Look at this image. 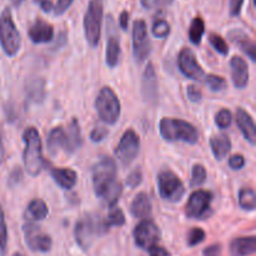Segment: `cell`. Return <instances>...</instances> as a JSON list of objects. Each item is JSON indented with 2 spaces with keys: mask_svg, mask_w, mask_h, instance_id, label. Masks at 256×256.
Listing matches in <instances>:
<instances>
[{
  "mask_svg": "<svg viewBox=\"0 0 256 256\" xmlns=\"http://www.w3.org/2000/svg\"><path fill=\"white\" fill-rule=\"evenodd\" d=\"M116 178V164L110 156L100 159L92 169V186L96 196L104 200L109 206H114L122 192V185Z\"/></svg>",
  "mask_w": 256,
  "mask_h": 256,
  "instance_id": "cell-1",
  "label": "cell"
},
{
  "mask_svg": "<svg viewBox=\"0 0 256 256\" xmlns=\"http://www.w3.org/2000/svg\"><path fill=\"white\" fill-rule=\"evenodd\" d=\"M25 149H24V166L25 170L32 176H38L44 170L45 162L42 158V139L39 132L35 128H28L22 135Z\"/></svg>",
  "mask_w": 256,
  "mask_h": 256,
  "instance_id": "cell-2",
  "label": "cell"
},
{
  "mask_svg": "<svg viewBox=\"0 0 256 256\" xmlns=\"http://www.w3.org/2000/svg\"><path fill=\"white\" fill-rule=\"evenodd\" d=\"M159 129L160 135L166 142H182L192 145L199 142L198 129L185 120L164 118L160 120Z\"/></svg>",
  "mask_w": 256,
  "mask_h": 256,
  "instance_id": "cell-3",
  "label": "cell"
},
{
  "mask_svg": "<svg viewBox=\"0 0 256 256\" xmlns=\"http://www.w3.org/2000/svg\"><path fill=\"white\" fill-rule=\"evenodd\" d=\"M0 45L10 58L15 56L22 46V36L9 9H5L0 15Z\"/></svg>",
  "mask_w": 256,
  "mask_h": 256,
  "instance_id": "cell-4",
  "label": "cell"
},
{
  "mask_svg": "<svg viewBox=\"0 0 256 256\" xmlns=\"http://www.w3.org/2000/svg\"><path fill=\"white\" fill-rule=\"evenodd\" d=\"M104 0H90L84 16L85 39L90 46H96L102 36Z\"/></svg>",
  "mask_w": 256,
  "mask_h": 256,
  "instance_id": "cell-5",
  "label": "cell"
},
{
  "mask_svg": "<svg viewBox=\"0 0 256 256\" xmlns=\"http://www.w3.org/2000/svg\"><path fill=\"white\" fill-rule=\"evenodd\" d=\"M95 109L98 115L105 124L114 125L118 122L122 112L120 102L114 90L109 86H104L95 99Z\"/></svg>",
  "mask_w": 256,
  "mask_h": 256,
  "instance_id": "cell-6",
  "label": "cell"
},
{
  "mask_svg": "<svg viewBox=\"0 0 256 256\" xmlns=\"http://www.w3.org/2000/svg\"><path fill=\"white\" fill-rule=\"evenodd\" d=\"M159 194L169 202H179L185 195V186L176 174L170 170H162L158 175Z\"/></svg>",
  "mask_w": 256,
  "mask_h": 256,
  "instance_id": "cell-7",
  "label": "cell"
},
{
  "mask_svg": "<svg viewBox=\"0 0 256 256\" xmlns=\"http://www.w3.org/2000/svg\"><path fill=\"white\" fill-rule=\"evenodd\" d=\"M212 194L206 190H196L190 195L185 206V214L190 219L202 220L212 214Z\"/></svg>",
  "mask_w": 256,
  "mask_h": 256,
  "instance_id": "cell-8",
  "label": "cell"
},
{
  "mask_svg": "<svg viewBox=\"0 0 256 256\" xmlns=\"http://www.w3.org/2000/svg\"><path fill=\"white\" fill-rule=\"evenodd\" d=\"M95 234H102V224H96L92 215H82L75 224L74 235L76 244L82 250H89L94 242Z\"/></svg>",
  "mask_w": 256,
  "mask_h": 256,
  "instance_id": "cell-9",
  "label": "cell"
},
{
  "mask_svg": "<svg viewBox=\"0 0 256 256\" xmlns=\"http://www.w3.org/2000/svg\"><path fill=\"white\" fill-rule=\"evenodd\" d=\"M140 150V139L134 130L129 129L122 134L119 144L115 148V156L122 166H128L134 162Z\"/></svg>",
  "mask_w": 256,
  "mask_h": 256,
  "instance_id": "cell-10",
  "label": "cell"
},
{
  "mask_svg": "<svg viewBox=\"0 0 256 256\" xmlns=\"http://www.w3.org/2000/svg\"><path fill=\"white\" fill-rule=\"evenodd\" d=\"M152 45L148 39L146 24L144 20H136L132 29V55L136 62H142L149 58Z\"/></svg>",
  "mask_w": 256,
  "mask_h": 256,
  "instance_id": "cell-11",
  "label": "cell"
},
{
  "mask_svg": "<svg viewBox=\"0 0 256 256\" xmlns=\"http://www.w3.org/2000/svg\"><path fill=\"white\" fill-rule=\"evenodd\" d=\"M160 236H162V234H160L159 228H158V225L152 220H142L134 229L135 244L140 249L149 250L154 245H158Z\"/></svg>",
  "mask_w": 256,
  "mask_h": 256,
  "instance_id": "cell-12",
  "label": "cell"
},
{
  "mask_svg": "<svg viewBox=\"0 0 256 256\" xmlns=\"http://www.w3.org/2000/svg\"><path fill=\"white\" fill-rule=\"evenodd\" d=\"M22 232H24L25 242L30 250L36 252H49L52 250V238L42 232L40 226L28 222L22 226Z\"/></svg>",
  "mask_w": 256,
  "mask_h": 256,
  "instance_id": "cell-13",
  "label": "cell"
},
{
  "mask_svg": "<svg viewBox=\"0 0 256 256\" xmlns=\"http://www.w3.org/2000/svg\"><path fill=\"white\" fill-rule=\"evenodd\" d=\"M178 66L186 78L200 82L205 78L204 70L198 62L196 56L189 48H182L178 55Z\"/></svg>",
  "mask_w": 256,
  "mask_h": 256,
  "instance_id": "cell-14",
  "label": "cell"
},
{
  "mask_svg": "<svg viewBox=\"0 0 256 256\" xmlns=\"http://www.w3.org/2000/svg\"><path fill=\"white\" fill-rule=\"evenodd\" d=\"M142 96L145 102L150 104H155L158 100V79L155 74L154 65L152 62L146 65L144 75H142Z\"/></svg>",
  "mask_w": 256,
  "mask_h": 256,
  "instance_id": "cell-15",
  "label": "cell"
},
{
  "mask_svg": "<svg viewBox=\"0 0 256 256\" xmlns=\"http://www.w3.org/2000/svg\"><path fill=\"white\" fill-rule=\"evenodd\" d=\"M30 40L35 44H45V42H52L54 38V28L42 19H36L34 24L30 26L29 32Z\"/></svg>",
  "mask_w": 256,
  "mask_h": 256,
  "instance_id": "cell-16",
  "label": "cell"
},
{
  "mask_svg": "<svg viewBox=\"0 0 256 256\" xmlns=\"http://www.w3.org/2000/svg\"><path fill=\"white\" fill-rule=\"evenodd\" d=\"M232 68V79L234 86L238 89H244L249 84V68L246 62L240 56H234L230 60Z\"/></svg>",
  "mask_w": 256,
  "mask_h": 256,
  "instance_id": "cell-17",
  "label": "cell"
},
{
  "mask_svg": "<svg viewBox=\"0 0 256 256\" xmlns=\"http://www.w3.org/2000/svg\"><path fill=\"white\" fill-rule=\"evenodd\" d=\"M235 120H236V125L245 136V139L250 142L252 145H255L256 142V128L254 119L252 115L244 109H238L236 114H235Z\"/></svg>",
  "mask_w": 256,
  "mask_h": 256,
  "instance_id": "cell-18",
  "label": "cell"
},
{
  "mask_svg": "<svg viewBox=\"0 0 256 256\" xmlns=\"http://www.w3.org/2000/svg\"><path fill=\"white\" fill-rule=\"evenodd\" d=\"M82 130H80V125L78 119H72L68 125V129L65 132V145L64 150L68 154H72L76 152L80 146H82Z\"/></svg>",
  "mask_w": 256,
  "mask_h": 256,
  "instance_id": "cell-19",
  "label": "cell"
},
{
  "mask_svg": "<svg viewBox=\"0 0 256 256\" xmlns=\"http://www.w3.org/2000/svg\"><path fill=\"white\" fill-rule=\"evenodd\" d=\"M228 36H229V39L232 40L235 45H238V46L240 48V50H242V52H244L245 54L249 56V59L252 60V62H255L256 60V45H255V42H252V40L250 39V38L244 32H242V30H238V29L232 30V32L228 34Z\"/></svg>",
  "mask_w": 256,
  "mask_h": 256,
  "instance_id": "cell-20",
  "label": "cell"
},
{
  "mask_svg": "<svg viewBox=\"0 0 256 256\" xmlns=\"http://www.w3.org/2000/svg\"><path fill=\"white\" fill-rule=\"evenodd\" d=\"M152 202L145 192H139L130 205V212H132V216L138 218V219L145 220L150 218L152 212Z\"/></svg>",
  "mask_w": 256,
  "mask_h": 256,
  "instance_id": "cell-21",
  "label": "cell"
},
{
  "mask_svg": "<svg viewBox=\"0 0 256 256\" xmlns=\"http://www.w3.org/2000/svg\"><path fill=\"white\" fill-rule=\"evenodd\" d=\"M50 174H52L54 182L62 189L70 190L76 184L78 175L72 169H68V168H54V169L50 170Z\"/></svg>",
  "mask_w": 256,
  "mask_h": 256,
  "instance_id": "cell-22",
  "label": "cell"
},
{
  "mask_svg": "<svg viewBox=\"0 0 256 256\" xmlns=\"http://www.w3.org/2000/svg\"><path fill=\"white\" fill-rule=\"evenodd\" d=\"M256 252V238H236L230 244L232 256H249Z\"/></svg>",
  "mask_w": 256,
  "mask_h": 256,
  "instance_id": "cell-23",
  "label": "cell"
},
{
  "mask_svg": "<svg viewBox=\"0 0 256 256\" xmlns=\"http://www.w3.org/2000/svg\"><path fill=\"white\" fill-rule=\"evenodd\" d=\"M25 94L32 102H42L45 98V80L34 78L25 82Z\"/></svg>",
  "mask_w": 256,
  "mask_h": 256,
  "instance_id": "cell-24",
  "label": "cell"
},
{
  "mask_svg": "<svg viewBox=\"0 0 256 256\" xmlns=\"http://www.w3.org/2000/svg\"><path fill=\"white\" fill-rule=\"evenodd\" d=\"M210 146H212V152L216 160L225 159L228 154H229L230 149H232V142H230L229 136L225 134L214 135L210 138Z\"/></svg>",
  "mask_w": 256,
  "mask_h": 256,
  "instance_id": "cell-25",
  "label": "cell"
},
{
  "mask_svg": "<svg viewBox=\"0 0 256 256\" xmlns=\"http://www.w3.org/2000/svg\"><path fill=\"white\" fill-rule=\"evenodd\" d=\"M120 60V42L118 35L109 34L105 52V62L109 68H115Z\"/></svg>",
  "mask_w": 256,
  "mask_h": 256,
  "instance_id": "cell-26",
  "label": "cell"
},
{
  "mask_svg": "<svg viewBox=\"0 0 256 256\" xmlns=\"http://www.w3.org/2000/svg\"><path fill=\"white\" fill-rule=\"evenodd\" d=\"M65 130L62 126L54 128L48 135V150L52 155H56L60 149L64 150Z\"/></svg>",
  "mask_w": 256,
  "mask_h": 256,
  "instance_id": "cell-27",
  "label": "cell"
},
{
  "mask_svg": "<svg viewBox=\"0 0 256 256\" xmlns=\"http://www.w3.org/2000/svg\"><path fill=\"white\" fill-rule=\"evenodd\" d=\"M49 214V209L44 200L42 199H34L29 202L26 209V215L30 220H35V222H40L44 220Z\"/></svg>",
  "mask_w": 256,
  "mask_h": 256,
  "instance_id": "cell-28",
  "label": "cell"
},
{
  "mask_svg": "<svg viewBox=\"0 0 256 256\" xmlns=\"http://www.w3.org/2000/svg\"><path fill=\"white\" fill-rule=\"evenodd\" d=\"M100 224H102V232H108V230L112 226H122V225L125 224L124 212H122V210L119 209V208H114V209H112V212H109L106 219L102 222H100Z\"/></svg>",
  "mask_w": 256,
  "mask_h": 256,
  "instance_id": "cell-29",
  "label": "cell"
},
{
  "mask_svg": "<svg viewBox=\"0 0 256 256\" xmlns=\"http://www.w3.org/2000/svg\"><path fill=\"white\" fill-rule=\"evenodd\" d=\"M239 205L242 210L252 212L256 205L255 192L252 188H242L239 192Z\"/></svg>",
  "mask_w": 256,
  "mask_h": 256,
  "instance_id": "cell-30",
  "label": "cell"
},
{
  "mask_svg": "<svg viewBox=\"0 0 256 256\" xmlns=\"http://www.w3.org/2000/svg\"><path fill=\"white\" fill-rule=\"evenodd\" d=\"M204 32H205L204 20H202V18H195V19L192 22V24H190V29H189L190 42L195 45H199L200 42H202Z\"/></svg>",
  "mask_w": 256,
  "mask_h": 256,
  "instance_id": "cell-31",
  "label": "cell"
},
{
  "mask_svg": "<svg viewBox=\"0 0 256 256\" xmlns=\"http://www.w3.org/2000/svg\"><path fill=\"white\" fill-rule=\"evenodd\" d=\"M208 176L206 169L204 168V165L196 164L192 166V180H190V184L192 186H200L205 182Z\"/></svg>",
  "mask_w": 256,
  "mask_h": 256,
  "instance_id": "cell-32",
  "label": "cell"
},
{
  "mask_svg": "<svg viewBox=\"0 0 256 256\" xmlns=\"http://www.w3.org/2000/svg\"><path fill=\"white\" fill-rule=\"evenodd\" d=\"M205 82H206L208 88H209L212 92H222V90L226 89L228 86L224 78L218 76V75L214 74L206 75V76H205Z\"/></svg>",
  "mask_w": 256,
  "mask_h": 256,
  "instance_id": "cell-33",
  "label": "cell"
},
{
  "mask_svg": "<svg viewBox=\"0 0 256 256\" xmlns=\"http://www.w3.org/2000/svg\"><path fill=\"white\" fill-rule=\"evenodd\" d=\"M209 42L212 44V46L216 50L219 54L222 55H228L229 54V46H228L226 42L222 36H220L219 34H210L209 35Z\"/></svg>",
  "mask_w": 256,
  "mask_h": 256,
  "instance_id": "cell-34",
  "label": "cell"
},
{
  "mask_svg": "<svg viewBox=\"0 0 256 256\" xmlns=\"http://www.w3.org/2000/svg\"><path fill=\"white\" fill-rule=\"evenodd\" d=\"M8 246V228L6 222H5V215L4 210H2V205H0V252L4 254Z\"/></svg>",
  "mask_w": 256,
  "mask_h": 256,
  "instance_id": "cell-35",
  "label": "cell"
},
{
  "mask_svg": "<svg viewBox=\"0 0 256 256\" xmlns=\"http://www.w3.org/2000/svg\"><path fill=\"white\" fill-rule=\"evenodd\" d=\"M152 34H154V36L159 38V39H165V38L169 36L170 26L168 22L162 19H158L152 25Z\"/></svg>",
  "mask_w": 256,
  "mask_h": 256,
  "instance_id": "cell-36",
  "label": "cell"
},
{
  "mask_svg": "<svg viewBox=\"0 0 256 256\" xmlns=\"http://www.w3.org/2000/svg\"><path fill=\"white\" fill-rule=\"evenodd\" d=\"M232 115L230 112V110L228 109H222L218 112L216 116H215V122H216L218 126L220 129H226L232 125Z\"/></svg>",
  "mask_w": 256,
  "mask_h": 256,
  "instance_id": "cell-37",
  "label": "cell"
},
{
  "mask_svg": "<svg viewBox=\"0 0 256 256\" xmlns=\"http://www.w3.org/2000/svg\"><path fill=\"white\" fill-rule=\"evenodd\" d=\"M205 236H206V234H205V232L202 228H192L189 232V234H188V245L189 246H195V245L204 242Z\"/></svg>",
  "mask_w": 256,
  "mask_h": 256,
  "instance_id": "cell-38",
  "label": "cell"
},
{
  "mask_svg": "<svg viewBox=\"0 0 256 256\" xmlns=\"http://www.w3.org/2000/svg\"><path fill=\"white\" fill-rule=\"evenodd\" d=\"M142 182V172L140 169H135L129 174L126 179V185L129 188H138Z\"/></svg>",
  "mask_w": 256,
  "mask_h": 256,
  "instance_id": "cell-39",
  "label": "cell"
},
{
  "mask_svg": "<svg viewBox=\"0 0 256 256\" xmlns=\"http://www.w3.org/2000/svg\"><path fill=\"white\" fill-rule=\"evenodd\" d=\"M109 134V130L104 126H96L90 132V139L92 142H100L105 139Z\"/></svg>",
  "mask_w": 256,
  "mask_h": 256,
  "instance_id": "cell-40",
  "label": "cell"
},
{
  "mask_svg": "<svg viewBox=\"0 0 256 256\" xmlns=\"http://www.w3.org/2000/svg\"><path fill=\"white\" fill-rule=\"evenodd\" d=\"M229 166L232 170H240L245 166V158L242 154L232 155L229 159Z\"/></svg>",
  "mask_w": 256,
  "mask_h": 256,
  "instance_id": "cell-41",
  "label": "cell"
},
{
  "mask_svg": "<svg viewBox=\"0 0 256 256\" xmlns=\"http://www.w3.org/2000/svg\"><path fill=\"white\" fill-rule=\"evenodd\" d=\"M188 98L190 99V102H199L202 98V92L196 85H189L188 86Z\"/></svg>",
  "mask_w": 256,
  "mask_h": 256,
  "instance_id": "cell-42",
  "label": "cell"
},
{
  "mask_svg": "<svg viewBox=\"0 0 256 256\" xmlns=\"http://www.w3.org/2000/svg\"><path fill=\"white\" fill-rule=\"evenodd\" d=\"M74 0H58L56 5L54 8L55 15H62L68 9L70 8V5L72 4Z\"/></svg>",
  "mask_w": 256,
  "mask_h": 256,
  "instance_id": "cell-43",
  "label": "cell"
},
{
  "mask_svg": "<svg viewBox=\"0 0 256 256\" xmlns=\"http://www.w3.org/2000/svg\"><path fill=\"white\" fill-rule=\"evenodd\" d=\"M222 245L220 244H212L210 246L205 248L204 252H202V255L204 256H220L222 254Z\"/></svg>",
  "mask_w": 256,
  "mask_h": 256,
  "instance_id": "cell-44",
  "label": "cell"
},
{
  "mask_svg": "<svg viewBox=\"0 0 256 256\" xmlns=\"http://www.w3.org/2000/svg\"><path fill=\"white\" fill-rule=\"evenodd\" d=\"M244 0H230V15L232 16H238L242 12Z\"/></svg>",
  "mask_w": 256,
  "mask_h": 256,
  "instance_id": "cell-45",
  "label": "cell"
},
{
  "mask_svg": "<svg viewBox=\"0 0 256 256\" xmlns=\"http://www.w3.org/2000/svg\"><path fill=\"white\" fill-rule=\"evenodd\" d=\"M148 252H149L150 256H172V254L165 248L159 246V245H154Z\"/></svg>",
  "mask_w": 256,
  "mask_h": 256,
  "instance_id": "cell-46",
  "label": "cell"
},
{
  "mask_svg": "<svg viewBox=\"0 0 256 256\" xmlns=\"http://www.w3.org/2000/svg\"><path fill=\"white\" fill-rule=\"evenodd\" d=\"M22 170L19 169V168H16V169L14 170V172L10 174V178H9V182L10 185H16L18 182H22Z\"/></svg>",
  "mask_w": 256,
  "mask_h": 256,
  "instance_id": "cell-47",
  "label": "cell"
},
{
  "mask_svg": "<svg viewBox=\"0 0 256 256\" xmlns=\"http://www.w3.org/2000/svg\"><path fill=\"white\" fill-rule=\"evenodd\" d=\"M35 2L39 4V6L42 8V12H50L54 8V4H52V0H35Z\"/></svg>",
  "mask_w": 256,
  "mask_h": 256,
  "instance_id": "cell-48",
  "label": "cell"
},
{
  "mask_svg": "<svg viewBox=\"0 0 256 256\" xmlns=\"http://www.w3.org/2000/svg\"><path fill=\"white\" fill-rule=\"evenodd\" d=\"M142 5L145 9H155L160 5V0H142Z\"/></svg>",
  "mask_w": 256,
  "mask_h": 256,
  "instance_id": "cell-49",
  "label": "cell"
},
{
  "mask_svg": "<svg viewBox=\"0 0 256 256\" xmlns=\"http://www.w3.org/2000/svg\"><path fill=\"white\" fill-rule=\"evenodd\" d=\"M2 138H4V134H2V125H0V164H2V162H4L5 159V148H4V140H2Z\"/></svg>",
  "mask_w": 256,
  "mask_h": 256,
  "instance_id": "cell-50",
  "label": "cell"
},
{
  "mask_svg": "<svg viewBox=\"0 0 256 256\" xmlns=\"http://www.w3.org/2000/svg\"><path fill=\"white\" fill-rule=\"evenodd\" d=\"M128 25H129V12H122L120 15V26H122V29L126 30Z\"/></svg>",
  "mask_w": 256,
  "mask_h": 256,
  "instance_id": "cell-51",
  "label": "cell"
},
{
  "mask_svg": "<svg viewBox=\"0 0 256 256\" xmlns=\"http://www.w3.org/2000/svg\"><path fill=\"white\" fill-rule=\"evenodd\" d=\"M10 2H12V4L14 5V6L18 8V6H20V5H22L25 0H10Z\"/></svg>",
  "mask_w": 256,
  "mask_h": 256,
  "instance_id": "cell-52",
  "label": "cell"
},
{
  "mask_svg": "<svg viewBox=\"0 0 256 256\" xmlns=\"http://www.w3.org/2000/svg\"><path fill=\"white\" fill-rule=\"evenodd\" d=\"M172 2H174V0H164V2H165V4H168V5L172 4Z\"/></svg>",
  "mask_w": 256,
  "mask_h": 256,
  "instance_id": "cell-53",
  "label": "cell"
},
{
  "mask_svg": "<svg viewBox=\"0 0 256 256\" xmlns=\"http://www.w3.org/2000/svg\"><path fill=\"white\" fill-rule=\"evenodd\" d=\"M12 256H24V255H22V254H20V252H15V254L12 255Z\"/></svg>",
  "mask_w": 256,
  "mask_h": 256,
  "instance_id": "cell-54",
  "label": "cell"
}]
</instances>
